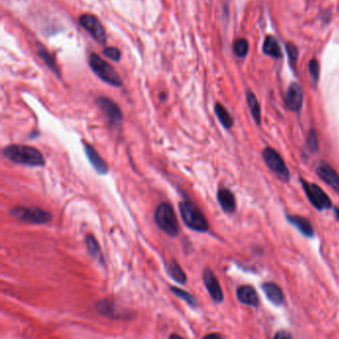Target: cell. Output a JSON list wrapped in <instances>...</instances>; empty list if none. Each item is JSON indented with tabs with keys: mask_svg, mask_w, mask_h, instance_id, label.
Wrapping results in <instances>:
<instances>
[{
	"mask_svg": "<svg viewBox=\"0 0 339 339\" xmlns=\"http://www.w3.org/2000/svg\"><path fill=\"white\" fill-rule=\"evenodd\" d=\"M5 159L16 164L39 167L45 165L43 154L35 147L23 144H10L3 148Z\"/></svg>",
	"mask_w": 339,
	"mask_h": 339,
	"instance_id": "cell-1",
	"label": "cell"
},
{
	"mask_svg": "<svg viewBox=\"0 0 339 339\" xmlns=\"http://www.w3.org/2000/svg\"><path fill=\"white\" fill-rule=\"evenodd\" d=\"M179 212L184 224L191 230L205 233L209 230V224L200 208L190 200H183L179 203Z\"/></svg>",
	"mask_w": 339,
	"mask_h": 339,
	"instance_id": "cell-2",
	"label": "cell"
},
{
	"mask_svg": "<svg viewBox=\"0 0 339 339\" xmlns=\"http://www.w3.org/2000/svg\"><path fill=\"white\" fill-rule=\"evenodd\" d=\"M154 221L158 227L170 237H176L179 233V224L173 207L168 202L160 203L154 213Z\"/></svg>",
	"mask_w": 339,
	"mask_h": 339,
	"instance_id": "cell-3",
	"label": "cell"
},
{
	"mask_svg": "<svg viewBox=\"0 0 339 339\" xmlns=\"http://www.w3.org/2000/svg\"><path fill=\"white\" fill-rule=\"evenodd\" d=\"M89 64L91 69L100 80L115 87L121 86V79L118 75L117 71L100 56L92 53L89 57Z\"/></svg>",
	"mask_w": 339,
	"mask_h": 339,
	"instance_id": "cell-4",
	"label": "cell"
},
{
	"mask_svg": "<svg viewBox=\"0 0 339 339\" xmlns=\"http://www.w3.org/2000/svg\"><path fill=\"white\" fill-rule=\"evenodd\" d=\"M10 214L22 222L37 225L49 223L52 218H53L50 212H47L41 209V208L34 206L14 207L13 209L10 210Z\"/></svg>",
	"mask_w": 339,
	"mask_h": 339,
	"instance_id": "cell-5",
	"label": "cell"
},
{
	"mask_svg": "<svg viewBox=\"0 0 339 339\" xmlns=\"http://www.w3.org/2000/svg\"><path fill=\"white\" fill-rule=\"evenodd\" d=\"M263 159L268 167L282 181H288L291 177L288 166L285 165L281 156L272 147L263 150Z\"/></svg>",
	"mask_w": 339,
	"mask_h": 339,
	"instance_id": "cell-6",
	"label": "cell"
},
{
	"mask_svg": "<svg viewBox=\"0 0 339 339\" xmlns=\"http://www.w3.org/2000/svg\"><path fill=\"white\" fill-rule=\"evenodd\" d=\"M301 183L304 189V192L310 201L318 210L329 209L332 206V202L327 196V194L317 184L308 183V182L301 179Z\"/></svg>",
	"mask_w": 339,
	"mask_h": 339,
	"instance_id": "cell-7",
	"label": "cell"
},
{
	"mask_svg": "<svg viewBox=\"0 0 339 339\" xmlns=\"http://www.w3.org/2000/svg\"><path fill=\"white\" fill-rule=\"evenodd\" d=\"M82 27L86 29L91 36L100 44H105L107 40L106 31L100 21L93 14H84L79 18Z\"/></svg>",
	"mask_w": 339,
	"mask_h": 339,
	"instance_id": "cell-8",
	"label": "cell"
},
{
	"mask_svg": "<svg viewBox=\"0 0 339 339\" xmlns=\"http://www.w3.org/2000/svg\"><path fill=\"white\" fill-rule=\"evenodd\" d=\"M96 102L113 126H119L121 123L122 113L114 100L106 97H100L97 99Z\"/></svg>",
	"mask_w": 339,
	"mask_h": 339,
	"instance_id": "cell-9",
	"label": "cell"
},
{
	"mask_svg": "<svg viewBox=\"0 0 339 339\" xmlns=\"http://www.w3.org/2000/svg\"><path fill=\"white\" fill-rule=\"evenodd\" d=\"M96 309L100 315L113 319H123L128 318V312L119 307V305L111 299H101L96 303Z\"/></svg>",
	"mask_w": 339,
	"mask_h": 339,
	"instance_id": "cell-10",
	"label": "cell"
},
{
	"mask_svg": "<svg viewBox=\"0 0 339 339\" xmlns=\"http://www.w3.org/2000/svg\"><path fill=\"white\" fill-rule=\"evenodd\" d=\"M203 280H204L205 288L207 289L212 299L217 303L222 302L224 299V294H223L222 288L216 276L210 269L207 268L204 270Z\"/></svg>",
	"mask_w": 339,
	"mask_h": 339,
	"instance_id": "cell-11",
	"label": "cell"
},
{
	"mask_svg": "<svg viewBox=\"0 0 339 339\" xmlns=\"http://www.w3.org/2000/svg\"><path fill=\"white\" fill-rule=\"evenodd\" d=\"M83 146L87 159L89 160L94 169L99 174H107L109 172V165L106 162V160L101 159V156L99 154V152L90 143L83 141Z\"/></svg>",
	"mask_w": 339,
	"mask_h": 339,
	"instance_id": "cell-12",
	"label": "cell"
},
{
	"mask_svg": "<svg viewBox=\"0 0 339 339\" xmlns=\"http://www.w3.org/2000/svg\"><path fill=\"white\" fill-rule=\"evenodd\" d=\"M302 102H303V93H302L301 87L297 83L291 84L285 96L286 108L292 112H299L302 107Z\"/></svg>",
	"mask_w": 339,
	"mask_h": 339,
	"instance_id": "cell-13",
	"label": "cell"
},
{
	"mask_svg": "<svg viewBox=\"0 0 339 339\" xmlns=\"http://www.w3.org/2000/svg\"><path fill=\"white\" fill-rule=\"evenodd\" d=\"M317 173L328 186L339 194V174L330 165L321 162L317 169Z\"/></svg>",
	"mask_w": 339,
	"mask_h": 339,
	"instance_id": "cell-14",
	"label": "cell"
},
{
	"mask_svg": "<svg viewBox=\"0 0 339 339\" xmlns=\"http://www.w3.org/2000/svg\"><path fill=\"white\" fill-rule=\"evenodd\" d=\"M217 199L222 209L226 213H234L236 210V200L234 194L227 188L219 189L217 193Z\"/></svg>",
	"mask_w": 339,
	"mask_h": 339,
	"instance_id": "cell-15",
	"label": "cell"
},
{
	"mask_svg": "<svg viewBox=\"0 0 339 339\" xmlns=\"http://www.w3.org/2000/svg\"><path fill=\"white\" fill-rule=\"evenodd\" d=\"M237 298L240 302L257 307L259 304V298L255 289L251 285L240 286L237 291Z\"/></svg>",
	"mask_w": 339,
	"mask_h": 339,
	"instance_id": "cell-16",
	"label": "cell"
},
{
	"mask_svg": "<svg viewBox=\"0 0 339 339\" xmlns=\"http://www.w3.org/2000/svg\"><path fill=\"white\" fill-rule=\"evenodd\" d=\"M262 289L270 299L276 305H280L283 302V294L279 286L274 282H265L262 285Z\"/></svg>",
	"mask_w": 339,
	"mask_h": 339,
	"instance_id": "cell-17",
	"label": "cell"
},
{
	"mask_svg": "<svg viewBox=\"0 0 339 339\" xmlns=\"http://www.w3.org/2000/svg\"><path fill=\"white\" fill-rule=\"evenodd\" d=\"M286 218H288V221L290 223H292L295 227H297L298 230H299L305 237H312L314 236V234H315V231H314V228H312L310 222L304 218V217H301V216H291V215H288L286 216Z\"/></svg>",
	"mask_w": 339,
	"mask_h": 339,
	"instance_id": "cell-18",
	"label": "cell"
},
{
	"mask_svg": "<svg viewBox=\"0 0 339 339\" xmlns=\"http://www.w3.org/2000/svg\"><path fill=\"white\" fill-rule=\"evenodd\" d=\"M166 272L169 277L180 284H184L187 281V277L185 272L182 270L180 265L177 263L176 259H172L168 267L166 268Z\"/></svg>",
	"mask_w": 339,
	"mask_h": 339,
	"instance_id": "cell-19",
	"label": "cell"
},
{
	"mask_svg": "<svg viewBox=\"0 0 339 339\" xmlns=\"http://www.w3.org/2000/svg\"><path fill=\"white\" fill-rule=\"evenodd\" d=\"M86 247L88 250V253L97 260L102 265L103 264V257L101 254V250L100 247L99 242L97 239L93 236V235L89 234L86 236Z\"/></svg>",
	"mask_w": 339,
	"mask_h": 339,
	"instance_id": "cell-20",
	"label": "cell"
},
{
	"mask_svg": "<svg viewBox=\"0 0 339 339\" xmlns=\"http://www.w3.org/2000/svg\"><path fill=\"white\" fill-rule=\"evenodd\" d=\"M263 51L266 55L279 59L281 57V51L277 39L273 36H268L263 45Z\"/></svg>",
	"mask_w": 339,
	"mask_h": 339,
	"instance_id": "cell-21",
	"label": "cell"
},
{
	"mask_svg": "<svg viewBox=\"0 0 339 339\" xmlns=\"http://www.w3.org/2000/svg\"><path fill=\"white\" fill-rule=\"evenodd\" d=\"M247 101L248 105L252 114L253 119L255 120L257 124H260V120H262V114H260V107L259 105V101L256 98V96L254 95V93H252L251 91L247 92Z\"/></svg>",
	"mask_w": 339,
	"mask_h": 339,
	"instance_id": "cell-22",
	"label": "cell"
},
{
	"mask_svg": "<svg viewBox=\"0 0 339 339\" xmlns=\"http://www.w3.org/2000/svg\"><path fill=\"white\" fill-rule=\"evenodd\" d=\"M37 51H38V55L39 57L43 60V62L51 69V71L53 72L55 75H57L59 78H60V72L57 68V65H56V62L55 60L53 59V57H52L50 55L49 52L47 50H45V48L42 46V45H38L37 46Z\"/></svg>",
	"mask_w": 339,
	"mask_h": 339,
	"instance_id": "cell-23",
	"label": "cell"
},
{
	"mask_svg": "<svg viewBox=\"0 0 339 339\" xmlns=\"http://www.w3.org/2000/svg\"><path fill=\"white\" fill-rule=\"evenodd\" d=\"M215 114L218 118V120H220V122L222 123V125L229 129L233 126L234 124V120L232 118V116L229 114V112L221 105V103H216L215 106Z\"/></svg>",
	"mask_w": 339,
	"mask_h": 339,
	"instance_id": "cell-24",
	"label": "cell"
},
{
	"mask_svg": "<svg viewBox=\"0 0 339 339\" xmlns=\"http://www.w3.org/2000/svg\"><path fill=\"white\" fill-rule=\"evenodd\" d=\"M170 290L175 296H177L182 300H184L189 306L194 308L198 305L197 299L192 294H190L184 290H182V289H179V288H177V286H170Z\"/></svg>",
	"mask_w": 339,
	"mask_h": 339,
	"instance_id": "cell-25",
	"label": "cell"
},
{
	"mask_svg": "<svg viewBox=\"0 0 339 339\" xmlns=\"http://www.w3.org/2000/svg\"><path fill=\"white\" fill-rule=\"evenodd\" d=\"M233 51L235 55L239 58H244L249 52V43L246 39H237L233 44Z\"/></svg>",
	"mask_w": 339,
	"mask_h": 339,
	"instance_id": "cell-26",
	"label": "cell"
},
{
	"mask_svg": "<svg viewBox=\"0 0 339 339\" xmlns=\"http://www.w3.org/2000/svg\"><path fill=\"white\" fill-rule=\"evenodd\" d=\"M285 48H286V53H288L291 64L295 66L296 63L298 62V57H299V50L297 46L293 43H288Z\"/></svg>",
	"mask_w": 339,
	"mask_h": 339,
	"instance_id": "cell-27",
	"label": "cell"
},
{
	"mask_svg": "<svg viewBox=\"0 0 339 339\" xmlns=\"http://www.w3.org/2000/svg\"><path fill=\"white\" fill-rule=\"evenodd\" d=\"M306 143H307V147L311 152H315L318 150L319 148V141H318V138H317V134L315 130H310L307 139H306Z\"/></svg>",
	"mask_w": 339,
	"mask_h": 339,
	"instance_id": "cell-28",
	"label": "cell"
},
{
	"mask_svg": "<svg viewBox=\"0 0 339 339\" xmlns=\"http://www.w3.org/2000/svg\"><path fill=\"white\" fill-rule=\"evenodd\" d=\"M103 55L110 58L111 60L115 61V62H119L120 60L121 53H120V51L116 47H108L103 50Z\"/></svg>",
	"mask_w": 339,
	"mask_h": 339,
	"instance_id": "cell-29",
	"label": "cell"
},
{
	"mask_svg": "<svg viewBox=\"0 0 339 339\" xmlns=\"http://www.w3.org/2000/svg\"><path fill=\"white\" fill-rule=\"evenodd\" d=\"M308 71H309V74H310L312 79H314L315 81H318L319 76V64L318 60L312 59L309 61Z\"/></svg>",
	"mask_w": 339,
	"mask_h": 339,
	"instance_id": "cell-30",
	"label": "cell"
},
{
	"mask_svg": "<svg viewBox=\"0 0 339 339\" xmlns=\"http://www.w3.org/2000/svg\"><path fill=\"white\" fill-rule=\"evenodd\" d=\"M292 335L285 331H279L275 335V338H291Z\"/></svg>",
	"mask_w": 339,
	"mask_h": 339,
	"instance_id": "cell-31",
	"label": "cell"
},
{
	"mask_svg": "<svg viewBox=\"0 0 339 339\" xmlns=\"http://www.w3.org/2000/svg\"><path fill=\"white\" fill-rule=\"evenodd\" d=\"M210 337H217V338H220L221 335H219V334H208V335L205 336V338H210Z\"/></svg>",
	"mask_w": 339,
	"mask_h": 339,
	"instance_id": "cell-32",
	"label": "cell"
},
{
	"mask_svg": "<svg viewBox=\"0 0 339 339\" xmlns=\"http://www.w3.org/2000/svg\"><path fill=\"white\" fill-rule=\"evenodd\" d=\"M334 211H335V215H336V217H337V220L339 221V208H335V209H334Z\"/></svg>",
	"mask_w": 339,
	"mask_h": 339,
	"instance_id": "cell-33",
	"label": "cell"
}]
</instances>
